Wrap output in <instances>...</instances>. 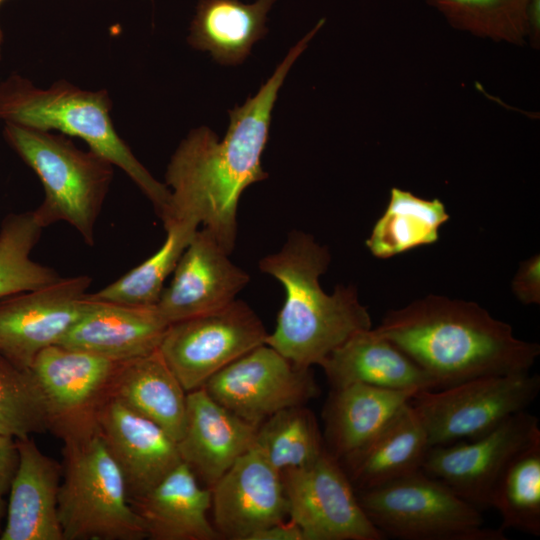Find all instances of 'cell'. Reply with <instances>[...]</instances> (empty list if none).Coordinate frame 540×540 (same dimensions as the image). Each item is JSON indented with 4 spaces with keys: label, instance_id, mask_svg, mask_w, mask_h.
<instances>
[{
    "label": "cell",
    "instance_id": "obj_1",
    "mask_svg": "<svg viewBox=\"0 0 540 540\" xmlns=\"http://www.w3.org/2000/svg\"><path fill=\"white\" fill-rule=\"evenodd\" d=\"M324 23V19L319 20L291 48L254 97L229 110L230 123L222 141L205 126L192 130L181 141L165 173L170 201L161 217L163 225L194 220L231 254L237 237L240 197L250 185L268 177L261 157L278 91L291 66Z\"/></svg>",
    "mask_w": 540,
    "mask_h": 540
},
{
    "label": "cell",
    "instance_id": "obj_2",
    "mask_svg": "<svg viewBox=\"0 0 540 540\" xmlns=\"http://www.w3.org/2000/svg\"><path fill=\"white\" fill-rule=\"evenodd\" d=\"M437 383L438 389L476 377L527 372L540 354L535 342L472 301L428 295L388 311L374 328Z\"/></svg>",
    "mask_w": 540,
    "mask_h": 540
},
{
    "label": "cell",
    "instance_id": "obj_3",
    "mask_svg": "<svg viewBox=\"0 0 540 540\" xmlns=\"http://www.w3.org/2000/svg\"><path fill=\"white\" fill-rule=\"evenodd\" d=\"M330 261L328 247L296 230L280 250L259 261L260 271L285 290L275 329L265 344L300 367L320 365L354 333L372 328L355 286L338 285L331 294L322 289L320 276Z\"/></svg>",
    "mask_w": 540,
    "mask_h": 540
},
{
    "label": "cell",
    "instance_id": "obj_4",
    "mask_svg": "<svg viewBox=\"0 0 540 540\" xmlns=\"http://www.w3.org/2000/svg\"><path fill=\"white\" fill-rule=\"evenodd\" d=\"M107 90H83L66 80L42 89L18 73L0 81V119L39 130H57L84 140L89 149L119 167L153 204L161 218L170 190L156 180L118 135Z\"/></svg>",
    "mask_w": 540,
    "mask_h": 540
},
{
    "label": "cell",
    "instance_id": "obj_5",
    "mask_svg": "<svg viewBox=\"0 0 540 540\" xmlns=\"http://www.w3.org/2000/svg\"><path fill=\"white\" fill-rule=\"evenodd\" d=\"M3 137L42 183L44 198L33 210L39 223L45 228L66 222L93 246L113 164L78 148L65 134L4 122Z\"/></svg>",
    "mask_w": 540,
    "mask_h": 540
},
{
    "label": "cell",
    "instance_id": "obj_6",
    "mask_svg": "<svg viewBox=\"0 0 540 540\" xmlns=\"http://www.w3.org/2000/svg\"><path fill=\"white\" fill-rule=\"evenodd\" d=\"M58 517L63 540H142L123 476L101 437L63 441Z\"/></svg>",
    "mask_w": 540,
    "mask_h": 540
},
{
    "label": "cell",
    "instance_id": "obj_7",
    "mask_svg": "<svg viewBox=\"0 0 540 540\" xmlns=\"http://www.w3.org/2000/svg\"><path fill=\"white\" fill-rule=\"evenodd\" d=\"M373 525L402 540H505L484 526L481 510L421 469L356 491Z\"/></svg>",
    "mask_w": 540,
    "mask_h": 540
},
{
    "label": "cell",
    "instance_id": "obj_8",
    "mask_svg": "<svg viewBox=\"0 0 540 540\" xmlns=\"http://www.w3.org/2000/svg\"><path fill=\"white\" fill-rule=\"evenodd\" d=\"M539 392V375L527 371L481 376L442 389L419 391L410 402L431 447L488 433L527 410Z\"/></svg>",
    "mask_w": 540,
    "mask_h": 540
},
{
    "label": "cell",
    "instance_id": "obj_9",
    "mask_svg": "<svg viewBox=\"0 0 540 540\" xmlns=\"http://www.w3.org/2000/svg\"><path fill=\"white\" fill-rule=\"evenodd\" d=\"M267 335L256 312L236 299L218 311L170 324L158 350L188 393L265 344Z\"/></svg>",
    "mask_w": 540,
    "mask_h": 540
},
{
    "label": "cell",
    "instance_id": "obj_10",
    "mask_svg": "<svg viewBox=\"0 0 540 540\" xmlns=\"http://www.w3.org/2000/svg\"><path fill=\"white\" fill-rule=\"evenodd\" d=\"M288 516L304 540H382L338 459L325 450L311 464L281 473Z\"/></svg>",
    "mask_w": 540,
    "mask_h": 540
},
{
    "label": "cell",
    "instance_id": "obj_11",
    "mask_svg": "<svg viewBox=\"0 0 540 540\" xmlns=\"http://www.w3.org/2000/svg\"><path fill=\"white\" fill-rule=\"evenodd\" d=\"M117 364L61 345L42 350L30 370L43 396L49 432L62 441L96 433Z\"/></svg>",
    "mask_w": 540,
    "mask_h": 540
},
{
    "label": "cell",
    "instance_id": "obj_12",
    "mask_svg": "<svg viewBox=\"0 0 540 540\" xmlns=\"http://www.w3.org/2000/svg\"><path fill=\"white\" fill-rule=\"evenodd\" d=\"M202 388L256 427L280 410L304 405L319 392L311 368L295 365L267 344L218 371Z\"/></svg>",
    "mask_w": 540,
    "mask_h": 540
},
{
    "label": "cell",
    "instance_id": "obj_13",
    "mask_svg": "<svg viewBox=\"0 0 540 540\" xmlns=\"http://www.w3.org/2000/svg\"><path fill=\"white\" fill-rule=\"evenodd\" d=\"M87 275L55 282L0 299V354L30 369L45 348L57 345L90 305Z\"/></svg>",
    "mask_w": 540,
    "mask_h": 540
},
{
    "label": "cell",
    "instance_id": "obj_14",
    "mask_svg": "<svg viewBox=\"0 0 540 540\" xmlns=\"http://www.w3.org/2000/svg\"><path fill=\"white\" fill-rule=\"evenodd\" d=\"M538 437V418L521 411L480 437L429 447L421 470L481 510L507 463Z\"/></svg>",
    "mask_w": 540,
    "mask_h": 540
},
{
    "label": "cell",
    "instance_id": "obj_15",
    "mask_svg": "<svg viewBox=\"0 0 540 540\" xmlns=\"http://www.w3.org/2000/svg\"><path fill=\"white\" fill-rule=\"evenodd\" d=\"M210 489L214 528L220 538L250 540L288 516L282 475L255 443Z\"/></svg>",
    "mask_w": 540,
    "mask_h": 540
},
{
    "label": "cell",
    "instance_id": "obj_16",
    "mask_svg": "<svg viewBox=\"0 0 540 540\" xmlns=\"http://www.w3.org/2000/svg\"><path fill=\"white\" fill-rule=\"evenodd\" d=\"M229 256L208 229H197L155 305L169 325L218 311L237 299L250 276Z\"/></svg>",
    "mask_w": 540,
    "mask_h": 540
},
{
    "label": "cell",
    "instance_id": "obj_17",
    "mask_svg": "<svg viewBox=\"0 0 540 540\" xmlns=\"http://www.w3.org/2000/svg\"><path fill=\"white\" fill-rule=\"evenodd\" d=\"M97 433L123 476L129 500L146 494L182 462L177 442L164 429L114 398L97 414Z\"/></svg>",
    "mask_w": 540,
    "mask_h": 540
},
{
    "label": "cell",
    "instance_id": "obj_18",
    "mask_svg": "<svg viewBox=\"0 0 540 540\" xmlns=\"http://www.w3.org/2000/svg\"><path fill=\"white\" fill-rule=\"evenodd\" d=\"M257 428L227 410L202 387L190 391L183 432L177 440L181 461L211 488L254 445Z\"/></svg>",
    "mask_w": 540,
    "mask_h": 540
},
{
    "label": "cell",
    "instance_id": "obj_19",
    "mask_svg": "<svg viewBox=\"0 0 540 540\" xmlns=\"http://www.w3.org/2000/svg\"><path fill=\"white\" fill-rule=\"evenodd\" d=\"M19 462L8 494L1 540H63L58 517L62 463L30 437L16 439Z\"/></svg>",
    "mask_w": 540,
    "mask_h": 540
},
{
    "label": "cell",
    "instance_id": "obj_20",
    "mask_svg": "<svg viewBox=\"0 0 540 540\" xmlns=\"http://www.w3.org/2000/svg\"><path fill=\"white\" fill-rule=\"evenodd\" d=\"M89 300L87 310L57 345L115 362L158 350L169 324L155 305L132 306Z\"/></svg>",
    "mask_w": 540,
    "mask_h": 540
},
{
    "label": "cell",
    "instance_id": "obj_21",
    "mask_svg": "<svg viewBox=\"0 0 540 540\" xmlns=\"http://www.w3.org/2000/svg\"><path fill=\"white\" fill-rule=\"evenodd\" d=\"M319 366L333 388L361 383L414 392L438 389L425 370L374 328L354 333Z\"/></svg>",
    "mask_w": 540,
    "mask_h": 540
},
{
    "label": "cell",
    "instance_id": "obj_22",
    "mask_svg": "<svg viewBox=\"0 0 540 540\" xmlns=\"http://www.w3.org/2000/svg\"><path fill=\"white\" fill-rule=\"evenodd\" d=\"M152 540H216L220 536L209 521L211 489L183 462L143 496L129 500Z\"/></svg>",
    "mask_w": 540,
    "mask_h": 540
},
{
    "label": "cell",
    "instance_id": "obj_23",
    "mask_svg": "<svg viewBox=\"0 0 540 540\" xmlns=\"http://www.w3.org/2000/svg\"><path fill=\"white\" fill-rule=\"evenodd\" d=\"M429 447L425 427L409 401L373 438L339 462L361 491L421 469Z\"/></svg>",
    "mask_w": 540,
    "mask_h": 540
},
{
    "label": "cell",
    "instance_id": "obj_24",
    "mask_svg": "<svg viewBox=\"0 0 540 540\" xmlns=\"http://www.w3.org/2000/svg\"><path fill=\"white\" fill-rule=\"evenodd\" d=\"M108 397L153 421L176 442L186 417L187 392L159 350L118 362Z\"/></svg>",
    "mask_w": 540,
    "mask_h": 540
},
{
    "label": "cell",
    "instance_id": "obj_25",
    "mask_svg": "<svg viewBox=\"0 0 540 540\" xmlns=\"http://www.w3.org/2000/svg\"><path fill=\"white\" fill-rule=\"evenodd\" d=\"M416 392L353 383L333 388L325 409V448L336 459L366 444Z\"/></svg>",
    "mask_w": 540,
    "mask_h": 540
},
{
    "label": "cell",
    "instance_id": "obj_26",
    "mask_svg": "<svg viewBox=\"0 0 540 540\" xmlns=\"http://www.w3.org/2000/svg\"><path fill=\"white\" fill-rule=\"evenodd\" d=\"M276 1L199 0L188 42L220 64H240L267 33V13Z\"/></svg>",
    "mask_w": 540,
    "mask_h": 540
},
{
    "label": "cell",
    "instance_id": "obj_27",
    "mask_svg": "<svg viewBox=\"0 0 540 540\" xmlns=\"http://www.w3.org/2000/svg\"><path fill=\"white\" fill-rule=\"evenodd\" d=\"M450 216L438 198L428 200L393 187L384 213L366 240L371 254L387 259L439 239V229Z\"/></svg>",
    "mask_w": 540,
    "mask_h": 540
},
{
    "label": "cell",
    "instance_id": "obj_28",
    "mask_svg": "<svg viewBox=\"0 0 540 540\" xmlns=\"http://www.w3.org/2000/svg\"><path fill=\"white\" fill-rule=\"evenodd\" d=\"M198 227L194 220L164 224L166 239L151 257L101 290L87 293V297L94 301L123 305H156L166 278L173 273Z\"/></svg>",
    "mask_w": 540,
    "mask_h": 540
},
{
    "label": "cell",
    "instance_id": "obj_29",
    "mask_svg": "<svg viewBox=\"0 0 540 540\" xmlns=\"http://www.w3.org/2000/svg\"><path fill=\"white\" fill-rule=\"evenodd\" d=\"M488 507L498 511L502 530L540 536V437L504 467L491 489Z\"/></svg>",
    "mask_w": 540,
    "mask_h": 540
},
{
    "label": "cell",
    "instance_id": "obj_30",
    "mask_svg": "<svg viewBox=\"0 0 540 540\" xmlns=\"http://www.w3.org/2000/svg\"><path fill=\"white\" fill-rule=\"evenodd\" d=\"M254 443L280 473L307 466L326 450L316 418L304 405L280 410L262 422Z\"/></svg>",
    "mask_w": 540,
    "mask_h": 540
},
{
    "label": "cell",
    "instance_id": "obj_31",
    "mask_svg": "<svg viewBox=\"0 0 540 540\" xmlns=\"http://www.w3.org/2000/svg\"><path fill=\"white\" fill-rule=\"evenodd\" d=\"M44 227L34 211L8 214L0 228V299L49 285L60 278L31 258Z\"/></svg>",
    "mask_w": 540,
    "mask_h": 540
},
{
    "label": "cell",
    "instance_id": "obj_32",
    "mask_svg": "<svg viewBox=\"0 0 540 540\" xmlns=\"http://www.w3.org/2000/svg\"><path fill=\"white\" fill-rule=\"evenodd\" d=\"M455 29L496 42L523 45L529 0H425Z\"/></svg>",
    "mask_w": 540,
    "mask_h": 540
},
{
    "label": "cell",
    "instance_id": "obj_33",
    "mask_svg": "<svg viewBox=\"0 0 540 540\" xmlns=\"http://www.w3.org/2000/svg\"><path fill=\"white\" fill-rule=\"evenodd\" d=\"M46 432V407L33 373L0 354V434L21 439Z\"/></svg>",
    "mask_w": 540,
    "mask_h": 540
},
{
    "label": "cell",
    "instance_id": "obj_34",
    "mask_svg": "<svg viewBox=\"0 0 540 540\" xmlns=\"http://www.w3.org/2000/svg\"><path fill=\"white\" fill-rule=\"evenodd\" d=\"M515 297L523 304L540 303V255L534 254L522 261L512 280Z\"/></svg>",
    "mask_w": 540,
    "mask_h": 540
},
{
    "label": "cell",
    "instance_id": "obj_35",
    "mask_svg": "<svg viewBox=\"0 0 540 540\" xmlns=\"http://www.w3.org/2000/svg\"><path fill=\"white\" fill-rule=\"evenodd\" d=\"M19 462L16 439L0 434V536L3 530V519L6 516L10 487Z\"/></svg>",
    "mask_w": 540,
    "mask_h": 540
},
{
    "label": "cell",
    "instance_id": "obj_36",
    "mask_svg": "<svg viewBox=\"0 0 540 540\" xmlns=\"http://www.w3.org/2000/svg\"><path fill=\"white\" fill-rule=\"evenodd\" d=\"M250 540H304V536L294 521L284 519L258 531Z\"/></svg>",
    "mask_w": 540,
    "mask_h": 540
},
{
    "label": "cell",
    "instance_id": "obj_37",
    "mask_svg": "<svg viewBox=\"0 0 540 540\" xmlns=\"http://www.w3.org/2000/svg\"><path fill=\"white\" fill-rule=\"evenodd\" d=\"M527 38L532 47L540 44V0H529L526 11Z\"/></svg>",
    "mask_w": 540,
    "mask_h": 540
},
{
    "label": "cell",
    "instance_id": "obj_38",
    "mask_svg": "<svg viewBox=\"0 0 540 540\" xmlns=\"http://www.w3.org/2000/svg\"><path fill=\"white\" fill-rule=\"evenodd\" d=\"M4 0H0V4L3 2ZM2 42H3V32H2V29L0 27V59H1V45H2Z\"/></svg>",
    "mask_w": 540,
    "mask_h": 540
}]
</instances>
